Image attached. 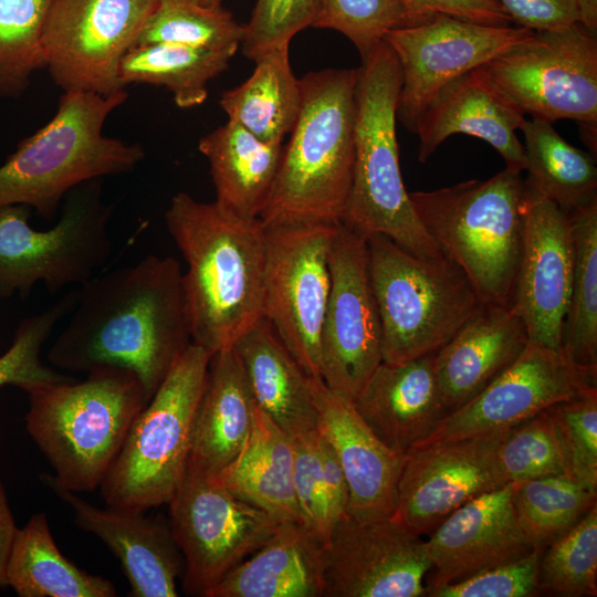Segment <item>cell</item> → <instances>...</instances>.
<instances>
[{
  "label": "cell",
  "instance_id": "1",
  "mask_svg": "<svg viewBox=\"0 0 597 597\" xmlns=\"http://www.w3.org/2000/svg\"><path fill=\"white\" fill-rule=\"evenodd\" d=\"M66 326L48 360L59 369L132 370L147 401L192 344L179 262L148 255L95 275L77 289Z\"/></svg>",
  "mask_w": 597,
  "mask_h": 597
},
{
  "label": "cell",
  "instance_id": "2",
  "mask_svg": "<svg viewBox=\"0 0 597 597\" xmlns=\"http://www.w3.org/2000/svg\"><path fill=\"white\" fill-rule=\"evenodd\" d=\"M165 222L187 264L182 286L192 344L211 355L232 347L263 317L262 222L187 192L171 198Z\"/></svg>",
  "mask_w": 597,
  "mask_h": 597
},
{
  "label": "cell",
  "instance_id": "3",
  "mask_svg": "<svg viewBox=\"0 0 597 597\" xmlns=\"http://www.w3.org/2000/svg\"><path fill=\"white\" fill-rule=\"evenodd\" d=\"M357 77L358 69H327L300 78V114L262 224L343 221L354 174Z\"/></svg>",
  "mask_w": 597,
  "mask_h": 597
},
{
  "label": "cell",
  "instance_id": "4",
  "mask_svg": "<svg viewBox=\"0 0 597 597\" xmlns=\"http://www.w3.org/2000/svg\"><path fill=\"white\" fill-rule=\"evenodd\" d=\"M27 394L28 433L51 464L52 480L76 493L100 488L148 402L136 374L109 366L88 371L83 381L48 384Z\"/></svg>",
  "mask_w": 597,
  "mask_h": 597
},
{
  "label": "cell",
  "instance_id": "5",
  "mask_svg": "<svg viewBox=\"0 0 597 597\" xmlns=\"http://www.w3.org/2000/svg\"><path fill=\"white\" fill-rule=\"evenodd\" d=\"M127 97L125 88L108 95L64 92L52 119L0 166V207L25 205L51 220L75 187L133 171L145 158L143 147L103 134L106 118Z\"/></svg>",
  "mask_w": 597,
  "mask_h": 597
},
{
  "label": "cell",
  "instance_id": "6",
  "mask_svg": "<svg viewBox=\"0 0 597 597\" xmlns=\"http://www.w3.org/2000/svg\"><path fill=\"white\" fill-rule=\"evenodd\" d=\"M401 70L381 41L358 67L353 184L342 223L368 239L375 234L419 255L443 251L419 221L399 164L397 107Z\"/></svg>",
  "mask_w": 597,
  "mask_h": 597
},
{
  "label": "cell",
  "instance_id": "7",
  "mask_svg": "<svg viewBox=\"0 0 597 597\" xmlns=\"http://www.w3.org/2000/svg\"><path fill=\"white\" fill-rule=\"evenodd\" d=\"M522 172L409 192L413 210L484 303L512 307L523 239Z\"/></svg>",
  "mask_w": 597,
  "mask_h": 597
},
{
  "label": "cell",
  "instance_id": "8",
  "mask_svg": "<svg viewBox=\"0 0 597 597\" xmlns=\"http://www.w3.org/2000/svg\"><path fill=\"white\" fill-rule=\"evenodd\" d=\"M367 249L385 363L438 352L484 304L444 253L419 255L383 234L369 237Z\"/></svg>",
  "mask_w": 597,
  "mask_h": 597
},
{
  "label": "cell",
  "instance_id": "9",
  "mask_svg": "<svg viewBox=\"0 0 597 597\" xmlns=\"http://www.w3.org/2000/svg\"><path fill=\"white\" fill-rule=\"evenodd\" d=\"M210 358L191 344L136 416L100 485L107 506L146 512L168 503L187 470Z\"/></svg>",
  "mask_w": 597,
  "mask_h": 597
},
{
  "label": "cell",
  "instance_id": "10",
  "mask_svg": "<svg viewBox=\"0 0 597 597\" xmlns=\"http://www.w3.org/2000/svg\"><path fill=\"white\" fill-rule=\"evenodd\" d=\"M112 211L102 199L101 179L72 189L49 230L29 226L25 205L0 207V297H25L39 282L56 293L95 276L112 253Z\"/></svg>",
  "mask_w": 597,
  "mask_h": 597
},
{
  "label": "cell",
  "instance_id": "11",
  "mask_svg": "<svg viewBox=\"0 0 597 597\" xmlns=\"http://www.w3.org/2000/svg\"><path fill=\"white\" fill-rule=\"evenodd\" d=\"M480 67L525 115L577 122L596 154L597 38L578 22L533 32Z\"/></svg>",
  "mask_w": 597,
  "mask_h": 597
},
{
  "label": "cell",
  "instance_id": "12",
  "mask_svg": "<svg viewBox=\"0 0 597 597\" xmlns=\"http://www.w3.org/2000/svg\"><path fill=\"white\" fill-rule=\"evenodd\" d=\"M337 224H263V317L303 371L317 379H322L321 332L331 290L329 251Z\"/></svg>",
  "mask_w": 597,
  "mask_h": 597
},
{
  "label": "cell",
  "instance_id": "13",
  "mask_svg": "<svg viewBox=\"0 0 597 597\" xmlns=\"http://www.w3.org/2000/svg\"><path fill=\"white\" fill-rule=\"evenodd\" d=\"M167 504L171 531L184 556L182 593L188 596L207 597L280 524L229 491L216 475L189 464Z\"/></svg>",
  "mask_w": 597,
  "mask_h": 597
},
{
  "label": "cell",
  "instance_id": "14",
  "mask_svg": "<svg viewBox=\"0 0 597 597\" xmlns=\"http://www.w3.org/2000/svg\"><path fill=\"white\" fill-rule=\"evenodd\" d=\"M157 0H55L44 33L45 67L64 92L125 88L119 64L137 45Z\"/></svg>",
  "mask_w": 597,
  "mask_h": 597
},
{
  "label": "cell",
  "instance_id": "15",
  "mask_svg": "<svg viewBox=\"0 0 597 597\" xmlns=\"http://www.w3.org/2000/svg\"><path fill=\"white\" fill-rule=\"evenodd\" d=\"M329 272L321 332L322 379L329 389L354 401L383 363V338L367 239L342 222L332 239Z\"/></svg>",
  "mask_w": 597,
  "mask_h": 597
},
{
  "label": "cell",
  "instance_id": "16",
  "mask_svg": "<svg viewBox=\"0 0 597 597\" xmlns=\"http://www.w3.org/2000/svg\"><path fill=\"white\" fill-rule=\"evenodd\" d=\"M533 32L446 14L387 32L384 42L396 55L401 70L397 121L415 133L423 111L446 84L486 64Z\"/></svg>",
  "mask_w": 597,
  "mask_h": 597
},
{
  "label": "cell",
  "instance_id": "17",
  "mask_svg": "<svg viewBox=\"0 0 597 597\" xmlns=\"http://www.w3.org/2000/svg\"><path fill=\"white\" fill-rule=\"evenodd\" d=\"M430 562L422 536L392 516L333 525L323 547L322 597H420Z\"/></svg>",
  "mask_w": 597,
  "mask_h": 597
},
{
  "label": "cell",
  "instance_id": "18",
  "mask_svg": "<svg viewBox=\"0 0 597 597\" xmlns=\"http://www.w3.org/2000/svg\"><path fill=\"white\" fill-rule=\"evenodd\" d=\"M593 392L597 369L575 364L562 349L528 342L512 365L415 448L507 429L555 404Z\"/></svg>",
  "mask_w": 597,
  "mask_h": 597
},
{
  "label": "cell",
  "instance_id": "19",
  "mask_svg": "<svg viewBox=\"0 0 597 597\" xmlns=\"http://www.w3.org/2000/svg\"><path fill=\"white\" fill-rule=\"evenodd\" d=\"M509 429L408 451L391 516L428 535L461 505L507 484L498 450Z\"/></svg>",
  "mask_w": 597,
  "mask_h": 597
},
{
  "label": "cell",
  "instance_id": "20",
  "mask_svg": "<svg viewBox=\"0 0 597 597\" xmlns=\"http://www.w3.org/2000/svg\"><path fill=\"white\" fill-rule=\"evenodd\" d=\"M523 239L512 307L528 339L561 349L572 276L573 242L568 213L524 181Z\"/></svg>",
  "mask_w": 597,
  "mask_h": 597
},
{
  "label": "cell",
  "instance_id": "21",
  "mask_svg": "<svg viewBox=\"0 0 597 597\" xmlns=\"http://www.w3.org/2000/svg\"><path fill=\"white\" fill-rule=\"evenodd\" d=\"M425 541L430 562L426 591L532 553L515 513L512 484L483 493L448 515Z\"/></svg>",
  "mask_w": 597,
  "mask_h": 597
},
{
  "label": "cell",
  "instance_id": "22",
  "mask_svg": "<svg viewBox=\"0 0 597 597\" xmlns=\"http://www.w3.org/2000/svg\"><path fill=\"white\" fill-rule=\"evenodd\" d=\"M40 480L74 513L75 524L98 537L118 558L132 597H177L184 574V556L169 520L145 511L100 509L56 482L50 474Z\"/></svg>",
  "mask_w": 597,
  "mask_h": 597
},
{
  "label": "cell",
  "instance_id": "23",
  "mask_svg": "<svg viewBox=\"0 0 597 597\" xmlns=\"http://www.w3.org/2000/svg\"><path fill=\"white\" fill-rule=\"evenodd\" d=\"M525 114L481 69H473L446 84L420 116L418 160L425 164L454 134H467L492 146L506 167L524 171V145L516 135Z\"/></svg>",
  "mask_w": 597,
  "mask_h": 597
},
{
  "label": "cell",
  "instance_id": "24",
  "mask_svg": "<svg viewBox=\"0 0 597 597\" xmlns=\"http://www.w3.org/2000/svg\"><path fill=\"white\" fill-rule=\"evenodd\" d=\"M318 428L333 446L349 499L346 514L368 521L391 516L406 453L388 448L368 427L354 401L322 379L311 378Z\"/></svg>",
  "mask_w": 597,
  "mask_h": 597
},
{
  "label": "cell",
  "instance_id": "25",
  "mask_svg": "<svg viewBox=\"0 0 597 597\" xmlns=\"http://www.w3.org/2000/svg\"><path fill=\"white\" fill-rule=\"evenodd\" d=\"M433 357L434 353L400 364L383 362L354 400L373 432L396 452L420 444L449 415Z\"/></svg>",
  "mask_w": 597,
  "mask_h": 597
},
{
  "label": "cell",
  "instance_id": "26",
  "mask_svg": "<svg viewBox=\"0 0 597 597\" xmlns=\"http://www.w3.org/2000/svg\"><path fill=\"white\" fill-rule=\"evenodd\" d=\"M513 307L484 303L433 357L438 387L449 413L481 392L528 344Z\"/></svg>",
  "mask_w": 597,
  "mask_h": 597
},
{
  "label": "cell",
  "instance_id": "27",
  "mask_svg": "<svg viewBox=\"0 0 597 597\" xmlns=\"http://www.w3.org/2000/svg\"><path fill=\"white\" fill-rule=\"evenodd\" d=\"M254 406L233 347L212 354L196 412L188 464L213 475L228 465L249 436Z\"/></svg>",
  "mask_w": 597,
  "mask_h": 597
},
{
  "label": "cell",
  "instance_id": "28",
  "mask_svg": "<svg viewBox=\"0 0 597 597\" xmlns=\"http://www.w3.org/2000/svg\"><path fill=\"white\" fill-rule=\"evenodd\" d=\"M255 405L290 437L318 426L310 377L283 345L271 324L260 318L232 346Z\"/></svg>",
  "mask_w": 597,
  "mask_h": 597
},
{
  "label": "cell",
  "instance_id": "29",
  "mask_svg": "<svg viewBox=\"0 0 597 597\" xmlns=\"http://www.w3.org/2000/svg\"><path fill=\"white\" fill-rule=\"evenodd\" d=\"M207 597H322L323 545L301 523L282 522Z\"/></svg>",
  "mask_w": 597,
  "mask_h": 597
},
{
  "label": "cell",
  "instance_id": "30",
  "mask_svg": "<svg viewBox=\"0 0 597 597\" xmlns=\"http://www.w3.org/2000/svg\"><path fill=\"white\" fill-rule=\"evenodd\" d=\"M216 478L280 523H301L293 483L292 438L256 405L242 449Z\"/></svg>",
  "mask_w": 597,
  "mask_h": 597
},
{
  "label": "cell",
  "instance_id": "31",
  "mask_svg": "<svg viewBox=\"0 0 597 597\" xmlns=\"http://www.w3.org/2000/svg\"><path fill=\"white\" fill-rule=\"evenodd\" d=\"M207 158L216 202L245 219H259L272 191L283 145L269 144L228 121L198 143Z\"/></svg>",
  "mask_w": 597,
  "mask_h": 597
},
{
  "label": "cell",
  "instance_id": "32",
  "mask_svg": "<svg viewBox=\"0 0 597 597\" xmlns=\"http://www.w3.org/2000/svg\"><path fill=\"white\" fill-rule=\"evenodd\" d=\"M251 76L223 92L220 107L228 121L259 139L283 145L300 114L302 91L290 63V44L274 48L255 61Z\"/></svg>",
  "mask_w": 597,
  "mask_h": 597
},
{
  "label": "cell",
  "instance_id": "33",
  "mask_svg": "<svg viewBox=\"0 0 597 597\" xmlns=\"http://www.w3.org/2000/svg\"><path fill=\"white\" fill-rule=\"evenodd\" d=\"M7 586L19 597H114L108 579L86 573L56 546L44 512L18 528L6 567Z\"/></svg>",
  "mask_w": 597,
  "mask_h": 597
},
{
  "label": "cell",
  "instance_id": "34",
  "mask_svg": "<svg viewBox=\"0 0 597 597\" xmlns=\"http://www.w3.org/2000/svg\"><path fill=\"white\" fill-rule=\"evenodd\" d=\"M235 50L213 51L182 44L153 43L132 48L119 64V80L166 87L180 108L201 105L208 83L224 72Z\"/></svg>",
  "mask_w": 597,
  "mask_h": 597
},
{
  "label": "cell",
  "instance_id": "35",
  "mask_svg": "<svg viewBox=\"0 0 597 597\" xmlns=\"http://www.w3.org/2000/svg\"><path fill=\"white\" fill-rule=\"evenodd\" d=\"M521 129L527 185L566 212L597 198L594 154L570 145L546 121H525Z\"/></svg>",
  "mask_w": 597,
  "mask_h": 597
},
{
  "label": "cell",
  "instance_id": "36",
  "mask_svg": "<svg viewBox=\"0 0 597 597\" xmlns=\"http://www.w3.org/2000/svg\"><path fill=\"white\" fill-rule=\"evenodd\" d=\"M567 213L573 276L561 349L575 364L597 369V198Z\"/></svg>",
  "mask_w": 597,
  "mask_h": 597
},
{
  "label": "cell",
  "instance_id": "37",
  "mask_svg": "<svg viewBox=\"0 0 597 597\" xmlns=\"http://www.w3.org/2000/svg\"><path fill=\"white\" fill-rule=\"evenodd\" d=\"M511 484L517 520L532 546L542 552L573 528L597 504V493L566 475Z\"/></svg>",
  "mask_w": 597,
  "mask_h": 597
},
{
  "label": "cell",
  "instance_id": "38",
  "mask_svg": "<svg viewBox=\"0 0 597 597\" xmlns=\"http://www.w3.org/2000/svg\"><path fill=\"white\" fill-rule=\"evenodd\" d=\"M244 25L220 6L199 0H157L137 45L174 43L222 51L241 45Z\"/></svg>",
  "mask_w": 597,
  "mask_h": 597
},
{
  "label": "cell",
  "instance_id": "39",
  "mask_svg": "<svg viewBox=\"0 0 597 597\" xmlns=\"http://www.w3.org/2000/svg\"><path fill=\"white\" fill-rule=\"evenodd\" d=\"M55 0H0V98L21 94L45 67L43 33Z\"/></svg>",
  "mask_w": 597,
  "mask_h": 597
},
{
  "label": "cell",
  "instance_id": "40",
  "mask_svg": "<svg viewBox=\"0 0 597 597\" xmlns=\"http://www.w3.org/2000/svg\"><path fill=\"white\" fill-rule=\"evenodd\" d=\"M546 548L538 563V593L597 595V504Z\"/></svg>",
  "mask_w": 597,
  "mask_h": 597
},
{
  "label": "cell",
  "instance_id": "41",
  "mask_svg": "<svg viewBox=\"0 0 597 597\" xmlns=\"http://www.w3.org/2000/svg\"><path fill=\"white\" fill-rule=\"evenodd\" d=\"M76 301L77 290L71 291L20 323L11 346L0 356V387L12 385L28 392L39 386L75 380L44 365L41 352L56 324L74 310Z\"/></svg>",
  "mask_w": 597,
  "mask_h": 597
},
{
  "label": "cell",
  "instance_id": "42",
  "mask_svg": "<svg viewBox=\"0 0 597 597\" xmlns=\"http://www.w3.org/2000/svg\"><path fill=\"white\" fill-rule=\"evenodd\" d=\"M498 455L507 483L566 475L556 430L546 409L511 427Z\"/></svg>",
  "mask_w": 597,
  "mask_h": 597
},
{
  "label": "cell",
  "instance_id": "43",
  "mask_svg": "<svg viewBox=\"0 0 597 597\" xmlns=\"http://www.w3.org/2000/svg\"><path fill=\"white\" fill-rule=\"evenodd\" d=\"M410 27L399 0H323L312 28L345 35L364 60L387 32Z\"/></svg>",
  "mask_w": 597,
  "mask_h": 597
},
{
  "label": "cell",
  "instance_id": "44",
  "mask_svg": "<svg viewBox=\"0 0 597 597\" xmlns=\"http://www.w3.org/2000/svg\"><path fill=\"white\" fill-rule=\"evenodd\" d=\"M566 476L597 493V392L548 407Z\"/></svg>",
  "mask_w": 597,
  "mask_h": 597
},
{
  "label": "cell",
  "instance_id": "45",
  "mask_svg": "<svg viewBox=\"0 0 597 597\" xmlns=\"http://www.w3.org/2000/svg\"><path fill=\"white\" fill-rule=\"evenodd\" d=\"M323 0H256L241 42L242 53L255 61L263 53L290 44L312 27Z\"/></svg>",
  "mask_w": 597,
  "mask_h": 597
},
{
  "label": "cell",
  "instance_id": "46",
  "mask_svg": "<svg viewBox=\"0 0 597 597\" xmlns=\"http://www.w3.org/2000/svg\"><path fill=\"white\" fill-rule=\"evenodd\" d=\"M317 432L318 428L291 437L293 443V483L301 524L324 547L328 542L333 524L327 509L318 455Z\"/></svg>",
  "mask_w": 597,
  "mask_h": 597
},
{
  "label": "cell",
  "instance_id": "47",
  "mask_svg": "<svg viewBox=\"0 0 597 597\" xmlns=\"http://www.w3.org/2000/svg\"><path fill=\"white\" fill-rule=\"evenodd\" d=\"M542 551L489 568L463 580L428 589L430 597H530L538 593L537 573Z\"/></svg>",
  "mask_w": 597,
  "mask_h": 597
},
{
  "label": "cell",
  "instance_id": "48",
  "mask_svg": "<svg viewBox=\"0 0 597 597\" xmlns=\"http://www.w3.org/2000/svg\"><path fill=\"white\" fill-rule=\"evenodd\" d=\"M406 10L410 25L446 14L460 20L510 27L513 22L499 0H399Z\"/></svg>",
  "mask_w": 597,
  "mask_h": 597
},
{
  "label": "cell",
  "instance_id": "49",
  "mask_svg": "<svg viewBox=\"0 0 597 597\" xmlns=\"http://www.w3.org/2000/svg\"><path fill=\"white\" fill-rule=\"evenodd\" d=\"M516 27L553 31L577 23L575 0H499Z\"/></svg>",
  "mask_w": 597,
  "mask_h": 597
},
{
  "label": "cell",
  "instance_id": "50",
  "mask_svg": "<svg viewBox=\"0 0 597 597\" xmlns=\"http://www.w3.org/2000/svg\"><path fill=\"white\" fill-rule=\"evenodd\" d=\"M317 447L328 514L334 525L338 519L346 514L349 499L348 484L333 446L320 428L317 432Z\"/></svg>",
  "mask_w": 597,
  "mask_h": 597
},
{
  "label": "cell",
  "instance_id": "51",
  "mask_svg": "<svg viewBox=\"0 0 597 597\" xmlns=\"http://www.w3.org/2000/svg\"><path fill=\"white\" fill-rule=\"evenodd\" d=\"M17 531L18 526L0 481V587L7 586L6 567Z\"/></svg>",
  "mask_w": 597,
  "mask_h": 597
},
{
  "label": "cell",
  "instance_id": "52",
  "mask_svg": "<svg viewBox=\"0 0 597 597\" xmlns=\"http://www.w3.org/2000/svg\"><path fill=\"white\" fill-rule=\"evenodd\" d=\"M577 22L589 33L597 34V0H575Z\"/></svg>",
  "mask_w": 597,
  "mask_h": 597
},
{
  "label": "cell",
  "instance_id": "53",
  "mask_svg": "<svg viewBox=\"0 0 597 597\" xmlns=\"http://www.w3.org/2000/svg\"><path fill=\"white\" fill-rule=\"evenodd\" d=\"M199 1L208 6H220L222 0H199Z\"/></svg>",
  "mask_w": 597,
  "mask_h": 597
}]
</instances>
